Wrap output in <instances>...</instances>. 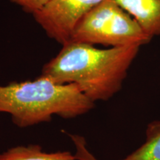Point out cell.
<instances>
[{"instance_id": "6da1fadb", "label": "cell", "mask_w": 160, "mask_h": 160, "mask_svg": "<svg viewBox=\"0 0 160 160\" xmlns=\"http://www.w3.org/2000/svg\"><path fill=\"white\" fill-rule=\"evenodd\" d=\"M139 48L131 45L99 49L68 42L43 66L41 75L59 84H76L93 102L108 101L122 89Z\"/></svg>"}, {"instance_id": "7a4b0ae2", "label": "cell", "mask_w": 160, "mask_h": 160, "mask_svg": "<svg viewBox=\"0 0 160 160\" xmlns=\"http://www.w3.org/2000/svg\"><path fill=\"white\" fill-rule=\"evenodd\" d=\"M94 108L77 85L57 83L46 76L0 85V112L11 115L21 128L51 122L53 116L73 119Z\"/></svg>"}, {"instance_id": "3957f363", "label": "cell", "mask_w": 160, "mask_h": 160, "mask_svg": "<svg viewBox=\"0 0 160 160\" xmlns=\"http://www.w3.org/2000/svg\"><path fill=\"white\" fill-rule=\"evenodd\" d=\"M151 39L115 0H103L80 20L69 42L141 47Z\"/></svg>"}, {"instance_id": "277c9868", "label": "cell", "mask_w": 160, "mask_h": 160, "mask_svg": "<svg viewBox=\"0 0 160 160\" xmlns=\"http://www.w3.org/2000/svg\"><path fill=\"white\" fill-rule=\"evenodd\" d=\"M103 0H49L33 17L48 37L60 45L69 42L75 27Z\"/></svg>"}, {"instance_id": "5b68a950", "label": "cell", "mask_w": 160, "mask_h": 160, "mask_svg": "<svg viewBox=\"0 0 160 160\" xmlns=\"http://www.w3.org/2000/svg\"><path fill=\"white\" fill-rule=\"evenodd\" d=\"M142 29L153 38L160 36V0H115Z\"/></svg>"}, {"instance_id": "8992f818", "label": "cell", "mask_w": 160, "mask_h": 160, "mask_svg": "<svg viewBox=\"0 0 160 160\" xmlns=\"http://www.w3.org/2000/svg\"><path fill=\"white\" fill-rule=\"evenodd\" d=\"M0 160H78L69 151L47 153L39 145H19L0 153Z\"/></svg>"}, {"instance_id": "52a82bcc", "label": "cell", "mask_w": 160, "mask_h": 160, "mask_svg": "<svg viewBox=\"0 0 160 160\" xmlns=\"http://www.w3.org/2000/svg\"><path fill=\"white\" fill-rule=\"evenodd\" d=\"M120 160H160V121L150 122L146 128L145 142Z\"/></svg>"}, {"instance_id": "ba28073f", "label": "cell", "mask_w": 160, "mask_h": 160, "mask_svg": "<svg viewBox=\"0 0 160 160\" xmlns=\"http://www.w3.org/2000/svg\"><path fill=\"white\" fill-rule=\"evenodd\" d=\"M76 148L75 157L78 160H99L88 148L85 137L77 134H68Z\"/></svg>"}, {"instance_id": "9c48e42d", "label": "cell", "mask_w": 160, "mask_h": 160, "mask_svg": "<svg viewBox=\"0 0 160 160\" xmlns=\"http://www.w3.org/2000/svg\"><path fill=\"white\" fill-rule=\"evenodd\" d=\"M19 5L23 11L28 13H34L48 3L49 0H9Z\"/></svg>"}]
</instances>
